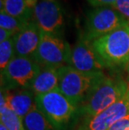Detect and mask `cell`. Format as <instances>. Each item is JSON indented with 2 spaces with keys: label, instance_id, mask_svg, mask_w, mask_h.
Segmentation results:
<instances>
[{
  "label": "cell",
  "instance_id": "obj_2",
  "mask_svg": "<svg viewBox=\"0 0 129 130\" xmlns=\"http://www.w3.org/2000/svg\"><path fill=\"white\" fill-rule=\"evenodd\" d=\"M58 75L59 91L78 108L106 77L102 71L82 72L70 66L58 68Z\"/></svg>",
  "mask_w": 129,
  "mask_h": 130
},
{
  "label": "cell",
  "instance_id": "obj_20",
  "mask_svg": "<svg viewBox=\"0 0 129 130\" xmlns=\"http://www.w3.org/2000/svg\"><path fill=\"white\" fill-rule=\"evenodd\" d=\"M108 130H129V114L115 123Z\"/></svg>",
  "mask_w": 129,
  "mask_h": 130
},
{
  "label": "cell",
  "instance_id": "obj_9",
  "mask_svg": "<svg viewBox=\"0 0 129 130\" xmlns=\"http://www.w3.org/2000/svg\"><path fill=\"white\" fill-rule=\"evenodd\" d=\"M129 114V90L124 98L98 114L84 118L76 130H108L117 121Z\"/></svg>",
  "mask_w": 129,
  "mask_h": 130
},
{
  "label": "cell",
  "instance_id": "obj_4",
  "mask_svg": "<svg viewBox=\"0 0 129 130\" xmlns=\"http://www.w3.org/2000/svg\"><path fill=\"white\" fill-rule=\"evenodd\" d=\"M129 90L127 81L121 77L106 76L78 108L79 118H90L98 114L124 98Z\"/></svg>",
  "mask_w": 129,
  "mask_h": 130
},
{
  "label": "cell",
  "instance_id": "obj_10",
  "mask_svg": "<svg viewBox=\"0 0 129 130\" xmlns=\"http://www.w3.org/2000/svg\"><path fill=\"white\" fill-rule=\"evenodd\" d=\"M68 66L82 72H97L102 71L103 69L93 51L90 41L82 35L71 48Z\"/></svg>",
  "mask_w": 129,
  "mask_h": 130
},
{
  "label": "cell",
  "instance_id": "obj_21",
  "mask_svg": "<svg viewBox=\"0 0 129 130\" xmlns=\"http://www.w3.org/2000/svg\"><path fill=\"white\" fill-rule=\"evenodd\" d=\"M117 0H87L89 4L94 8L98 7H107L113 6Z\"/></svg>",
  "mask_w": 129,
  "mask_h": 130
},
{
  "label": "cell",
  "instance_id": "obj_1",
  "mask_svg": "<svg viewBox=\"0 0 129 130\" xmlns=\"http://www.w3.org/2000/svg\"><path fill=\"white\" fill-rule=\"evenodd\" d=\"M90 44L103 68L126 67L129 61V22Z\"/></svg>",
  "mask_w": 129,
  "mask_h": 130
},
{
  "label": "cell",
  "instance_id": "obj_22",
  "mask_svg": "<svg viewBox=\"0 0 129 130\" xmlns=\"http://www.w3.org/2000/svg\"><path fill=\"white\" fill-rule=\"evenodd\" d=\"M14 35H15L14 32L0 28V43L4 42V41L9 40V39L13 38Z\"/></svg>",
  "mask_w": 129,
  "mask_h": 130
},
{
  "label": "cell",
  "instance_id": "obj_6",
  "mask_svg": "<svg viewBox=\"0 0 129 130\" xmlns=\"http://www.w3.org/2000/svg\"><path fill=\"white\" fill-rule=\"evenodd\" d=\"M127 22L128 21L112 7L94 8L86 15L82 36L91 42L119 28Z\"/></svg>",
  "mask_w": 129,
  "mask_h": 130
},
{
  "label": "cell",
  "instance_id": "obj_18",
  "mask_svg": "<svg viewBox=\"0 0 129 130\" xmlns=\"http://www.w3.org/2000/svg\"><path fill=\"white\" fill-rule=\"evenodd\" d=\"M29 22L23 21L21 19L14 18L8 14L4 11L0 12V28L14 32L15 34L24 28L25 24Z\"/></svg>",
  "mask_w": 129,
  "mask_h": 130
},
{
  "label": "cell",
  "instance_id": "obj_16",
  "mask_svg": "<svg viewBox=\"0 0 129 130\" xmlns=\"http://www.w3.org/2000/svg\"><path fill=\"white\" fill-rule=\"evenodd\" d=\"M23 124L25 130H54L36 105L24 118Z\"/></svg>",
  "mask_w": 129,
  "mask_h": 130
},
{
  "label": "cell",
  "instance_id": "obj_19",
  "mask_svg": "<svg viewBox=\"0 0 129 130\" xmlns=\"http://www.w3.org/2000/svg\"><path fill=\"white\" fill-rule=\"evenodd\" d=\"M112 8L129 22V0H117Z\"/></svg>",
  "mask_w": 129,
  "mask_h": 130
},
{
  "label": "cell",
  "instance_id": "obj_7",
  "mask_svg": "<svg viewBox=\"0 0 129 130\" xmlns=\"http://www.w3.org/2000/svg\"><path fill=\"white\" fill-rule=\"evenodd\" d=\"M71 48L64 37L42 32L41 40L34 60L41 67L60 68L68 64Z\"/></svg>",
  "mask_w": 129,
  "mask_h": 130
},
{
  "label": "cell",
  "instance_id": "obj_17",
  "mask_svg": "<svg viewBox=\"0 0 129 130\" xmlns=\"http://www.w3.org/2000/svg\"><path fill=\"white\" fill-rule=\"evenodd\" d=\"M15 56L13 37L4 42L0 43V68L1 72Z\"/></svg>",
  "mask_w": 129,
  "mask_h": 130
},
{
  "label": "cell",
  "instance_id": "obj_14",
  "mask_svg": "<svg viewBox=\"0 0 129 130\" xmlns=\"http://www.w3.org/2000/svg\"><path fill=\"white\" fill-rule=\"evenodd\" d=\"M0 9L8 14L25 22H29L33 16V9L27 6L24 0H0Z\"/></svg>",
  "mask_w": 129,
  "mask_h": 130
},
{
  "label": "cell",
  "instance_id": "obj_11",
  "mask_svg": "<svg viewBox=\"0 0 129 130\" xmlns=\"http://www.w3.org/2000/svg\"><path fill=\"white\" fill-rule=\"evenodd\" d=\"M42 31L34 21H30L13 36L15 56L33 57L41 40Z\"/></svg>",
  "mask_w": 129,
  "mask_h": 130
},
{
  "label": "cell",
  "instance_id": "obj_13",
  "mask_svg": "<svg viewBox=\"0 0 129 130\" xmlns=\"http://www.w3.org/2000/svg\"><path fill=\"white\" fill-rule=\"evenodd\" d=\"M34 96L42 95L59 90L58 69L53 67H41L30 87Z\"/></svg>",
  "mask_w": 129,
  "mask_h": 130
},
{
  "label": "cell",
  "instance_id": "obj_5",
  "mask_svg": "<svg viewBox=\"0 0 129 130\" xmlns=\"http://www.w3.org/2000/svg\"><path fill=\"white\" fill-rule=\"evenodd\" d=\"M40 70L41 66L33 57L14 56L1 72V88L29 89Z\"/></svg>",
  "mask_w": 129,
  "mask_h": 130
},
{
  "label": "cell",
  "instance_id": "obj_24",
  "mask_svg": "<svg viewBox=\"0 0 129 130\" xmlns=\"http://www.w3.org/2000/svg\"><path fill=\"white\" fill-rule=\"evenodd\" d=\"M125 69H126V72H127V79H126V81H127V82L129 85V61L127 63V66L125 67Z\"/></svg>",
  "mask_w": 129,
  "mask_h": 130
},
{
  "label": "cell",
  "instance_id": "obj_3",
  "mask_svg": "<svg viewBox=\"0 0 129 130\" xmlns=\"http://www.w3.org/2000/svg\"><path fill=\"white\" fill-rule=\"evenodd\" d=\"M35 105L54 130H69L79 118L78 107L59 90L36 96Z\"/></svg>",
  "mask_w": 129,
  "mask_h": 130
},
{
  "label": "cell",
  "instance_id": "obj_23",
  "mask_svg": "<svg viewBox=\"0 0 129 130\" xmlns=\"http://www.w3.org/2000/svg\"><path fill=\"white\" fill-rule=\"evenodd\" d=\"M24 1H25L27 6H28L29 9H32L37 4V0H24Z\"/></svg>",
  "mask_w": 129,
  "mask_h": 130
},
{
  "label": "cell",
  "instance_id": "obj_8",
  "mask_svg": "<svg viewBox=\"0 0 129 130\" xmlns=\"http://www.w3.org/2000/svg\"><path fill=\"white\" fill-rule=\"evenodd\" d=\"M32 19L46 34L63 37L64 16L60 4L56 0H40L33 8Z\"/></svg>",
  "mask_w": 129,
  "mask_h": 130
},
{
  "label": "cell",
  "instance_id": "obj_25",
  "mask_svg": "<svg viewBox=\"0 0 129 130\" xmlns=\"http://www.w3.org/2000/svg\"><path fill=\"white\" fill-rule=\"evenodd\" d=\"M0 130H9L7 128H6V126L4 125V123H0Z\"/></svg>",
  "mask_w": 129,
  "mask_h": 130
},
{
  "label": "cell",
  "instance_id": "obj_15",
  "mask_svg": "<svg viewBox=\"0 0 129 130\" xmlns=\"http://www.w3.org/2000/svg\"><path fill=\"white\" fill-rule=\"evenodd\" d=\"M1 100H0V117L1 123H4L9 130H25L23 120L15 114L7 105L6 96L4 90L1 89Z\"/></svg>",
  "mask_w": 129,
  "mask_h": 130
},
{
  "label": "cell",
  "instance_id": "obj_12",
  "mask_svg": "<svg viewBox=\"0 0 129 130\" xmlns=\"http://www.w3.org/2000/svg\"><path fill=\"white\" fill-rule=\"evenodd\" d=\"M4 91L5 92L8 107L23 120L24 118L35 106L34 94L29 89Z\"/></svg>",
  "mask_w": 129,
  "mask_h": 130
}]
</instances>
